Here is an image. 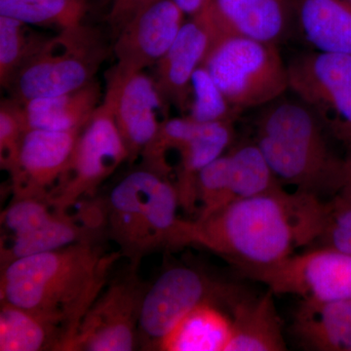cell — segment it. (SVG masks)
Wrapping results in <instances>:
<instances>
[{
  "label": "cell",
  "mask_w": 351,
  "mask_h": 351,
  "mask_svg": "<svg viewBox=\"0 0 351 351\" xmlns=\"http://www.w3.org/2000/svg\"><path fill=\"white\" fill-rule=\"evenodd\" d=\"M87 10L86 0H0V16L60 31L83 25Z\"/></svg>",
  "instance_id": "obj_25"
},
{
  "label": "cell",
  "mask_w": 351,
  "mask_h": 351,
  "mask_svg": "<svg viewBox=\"0 0 351 351\" xmlns=\"http://www.w3.org/2000/svg\"><path fill=\"white\" fill-rule=\"evenodd\" d=\"M106 225L122 257L140 265L154 252L197 245V225L178 216L179 195L169 178L143 166L110 191Z\"/></svg>",
  "instance_id": "obj_3"
},
{
  "label": "cell",
  "mask_w": 351,
  "mask_h": 351,
  "mask_svg": "<svg viewBox=\"0 0 351 351\" xmlns=\"http://www.w3.org/2000/svg\"><path fill=\"white\" fill-rule=\"evenodd\" d=\"M212 48V36L200 13L184 23L174 43L156 64V80L166 101L181 110L189 108L191 82L196 69L204 63Z\"/></svg>",
  "instance_id": "obj_16"
},
{
  "label": "cell",
  "mask_w": 351,
  "mask_h": 351,
  "mask_svg": "<svg viewBox=\"0 0 351 351\" xmlns=\"http://www.w3.org/2000/svg\"><path fill=\"white\" fill-rule=\"evenodd\" d=\"M181 8L173 0H156L138 14L117 36L115 66L127 71H144L162 59L184 23Z\"/></svg>",
  "instance_id": "obj_15"
},
{
  "label": "cell",
  "mask_w": 351,
  "mask_h": 351,
  "mask_svg": "<svg viewBox=\"0 0 351 351\" xmlns=\"http://www.w3.org/2000/svg\"><path fill=\"white\" fill-rule=\"evenodd\" d=\"M242 293L237 286L215 281L193 267H170L145 290L138 338L158 348L168 332L196 306L212 302L230 307Z\"/></svg>",
  "instance_id": "obj_8"
},
{
  "label": "cell",
  "mask_w": 351,
  "mask_h": 351,
  "mask_svg": "<svg viewBox=\"0 0 351 351\" xmlns=\"http://www.w3.org/2000/svg\"><path fill=\"white\" fill-rule=\"evenodd\" d=\"M323 246L351 254V195L337 193L329 200L324 230L319 237Z\"/></svg>",
  "instance_id": "obj_31"
},
{
  "label": "cell",
  "mask_w": 351,
  "mask_h": 351,
  "mask_svg": "<svg viewBox=\"0 0 351 351\" xmlns=\"http://www.w3.org/2000/svg\"><path fill=\"white\" fill-rule=\"evenodd\" d=\"M120 252L104 253L94 240L78 242L1 267L0 301L21 307L57 328L69 351L88 309L108 283Z\"/></svg>",
  "instance_id": "obj_2"
},
{
  "label": "cell",
  "mask_w": 351,
  "mask_h": 351,
  "mask_svg": "<svg viewBox=\"0 0 351 351\" xmlns=\"http://www.w3.org/2000/svg\"><path fill=\"white\" fill-rule=\"evenodd\" d=\"M61 332L34 313L1 302L0 350H62Z\"/></svg>",
  "instance_id": "obj_24"
},
{
  "label": "cell",
  "mask_w": 351,
  "mask_h": 351,
  "mask_svg": "<svg viewBox=\"0 0 351 351\" xmlns=\"http://www.w3.org/2000/svg\"><path fill=\"white\" fill-rule=\"evenodd\" d=\"M289 88L314 110L351 82V55L317 51L288 64Z\"/></svg>",
  "instance_id": "obj_20"
},
{
  "label": "cell",
  "mask_w": 351,
  "mask_h": 351,
  "mask_svg": "<svg viewBox=\"0 0 351 351\" xmlns=\"http://www.w3.org/2000/svg\"><path fill=\"white\" fill-rule=\"evenodd\" d=\"M256 144L283 186L321 198L341 189L343 159L330 151L322 122L306 106H272L258 121Z\"/></svg>",
  "instance_id": "obj_4"
},
{
  "label": "cell",
  "mask_w": 351,
  "mask_h": 351,
  "mask_svg": "<svg viewBox=\"0 0 351 351\" xmlns=\"http://www.w3.org/2000/svg\"><path fill=\"white\" fill-rule=\"evenodd\" d=\"M184 14L195 16L201 12L211 0H173Z\"/></svg>",
  "instance_id": "obj_34"
},
{
  "label": "cell",
  "mask_w": 351,
  "mask_h": 351,
  "mask_svg": "<svg viewBox=\"0 0 351 351\" xmlns=\"http://www.w3.org/2000/svg\"><path fill=\"white\" fill-rule=\"evenodd\" d=\"M315 110L335 137L351 144V82L337 90Z\"/></svg>",
  "instance_id": "obj_32"
},
{
  "label": "cell",
  "mask_w": 351,
  "mask_h": 351,
  "mask_svg": "<svg viewBox=\"0 0 351 351\" xmlns=\"http://www.w3.org/2000/svg\"><path fill=\"white\" fill-rule=\"evenodd\" d=\"M101 99L97 80L69 93L34 99L23 105L25 125L27 130H82L100 107Z\"/></svg>",
  "instance_id": "obj_19"
},
{
  "label": "cell",
  "mask_w": 351,
  "mask_h": 351,
  "mask_svg": "<svg viewBox=\"0 0 351 351\" xmlns=\"http://www.w3.org/2000/svg\"><path fill=\"white\" fill-rule=\"evenodd\" d=\"M232 337V316L206 302L184 316L159 343L163 351H226Z\"/></svg>",
  "instance_id": "obj_22"
},
{
  "label": "cell",
  "mask_w": 351,
  "mask_h": 351,
  "mask_svg": "<svg viewBox=\"0 0 351 351\" xmlns=\"http://www.w3.org/2000/svg\"><path fill=\"white\" fill-rule=\"evenodd\" d=\"M274 295L270 290L260 297L242 293L233 302L232 337L226 351L286 350Z\"/></svg>",
  "instance_id": "obj_17"
},
{
  "label": "cell",
  "mask_w": 351,
  "mask_h": 351,
  "mask_svg": "<svg viewBox=\"0 0 351 351\" xmlns=\"http://www.w3.org/2000/svg\"><path fill=\"white\" fill-rule=\"evenodd\" d=\"M293 328L306 350L351 351V300H302L295 311Z\"/></svg>",
  "instance_id": "obj_18"
},
{
  "label": "cell",
  "mask_w": 351,
  "mask_h": 351,
  "mask_svg": "<svg viewBox=\"0 0 351 351\" xmlns=\"http://www.w3.org/2000/svg\"><path fill=\"white\" fill-rule=\"evenodd\" d=\"M338 193L351 195V144L348 145V154L343 158V182Z\"/></svg>",
  "instance_id": "obj_35"
},
{
  "label": "cell",
  "mask_w": 351,
  "mask_h": 351,
  "mask_svg": "<svg viewBox=\"0 0 351 351\" xmlns=\"http://www.w3.org/2000/svg\"><path fill=\"white\" fill-rule=\"evenodd\" d=\"M47 39L36 36L29 25L0 16V83L8 87L14 75Z\"/></svg>",
  "instance_id": "obj_27"
},
{
  "label": "cell",
  "mask_w": 351,
  "mask_h": 351,
  "mask_svg": "<svg viewBox=\"0 0 351 351\" xmlns=\"http://www.w3.org/2000/svg\"><path fill=\"white\" fill-rule=\"evenodd\" d=\"M27 131L23 106L13 99L2 101L0 106V165L2 169L8 171L12 165Z\"/></svg>",
  "instance_id": "obj_30"
},
{
  "label": "cell",
  "mask_w": 351,
  "mask_h": 351,
  "mask_svg": "<svg viewBox=\"0 0 351 351\" xmlns=\"http://www.w3.org/2000/svg\"><path fill=\"white\" fill-rule=\"evenodd\" d=\"M228 159L230 203L283 186L257 144L237 147Z\"/></svg>",
  "instance_id": "obj_26"
},
{
  "label": "cell",
  "mask_w": 351,
  "mask_h": 351,
  "mask_svg": "<svg viewBox=\"0 0 351 351\" xmlns=\"http://www.w3.org/2000/svg\"><path fill=\"white\" fill-rule=\"evenodd\" d=\"M104 103L112 113L122 141L133 163L160 128L165 99L154 78L144 71H127L114 66L106 75Z\"/></svg>",
  "instance_id": "obj_12"
},
{
  "label": "cell",
  "mask_w": 351,
  "mask_h": 351,
  "mask_svg": "<svg viewBox=\"0 0 351 351\" xmlns=\"http://www.w3.org/2000/svg\"><path fill=\"white\" fill-rule=\"evenodd\" d=\"M346 1L350 2V3L351 4V0H346Z\"/></svg>",
  "instance_id": "obj_36"
},
{
  "label": "cell",
  "mask_w": 351,
  "mask_h": 351,
  "mask_svg": "<svg viewBox=\"0 0 351 351\" xmlns=\"http://www.w3.org/2000/svg\"><path fill=\"white\" fill-rule=\"evenodd\" d=\"M203 66L237 112L271 103L289 89L288 66L277 44L226 39L212 48Z\"/></svg>",
  "instance_id": "obj_6"
},
{
  "label": "cell",
  "mask_w": 351,
  "mask_h": 351,
  "mask_svg": "<svg viewBox=\"0 0 351 351\" xmlns=\"http://www.w3.org/2000/svg\"><path fill=\"white\" fill-rule=\"evenodd\" d=\"M329 200L279 186L233 201L197 225V245L234 263L239 269L265 267L290 257L319 239Z\"/></svg>",
  "instance_id": "obj_1"
},
{
  "label": "cell",
  "mask_w": 351,
  "mask_h": 351,
  "mask_svg": "<svg viewBox=\"0 0 351 351\" xmlns=\"http://www.w3.org/2000/svg\"><path fill=\"white\" fill-rule=\"evenodd\" d=\"M274 294L299 295L306 301L351 300V254L323 246L265 267L240 269Z\"/></svg>",
  "instance_id": "obj_10"
},
{
  "label": "cell",
  "mask_w": 351,
  "mask_h": 351,
  "mask_svg": "<svg viewBox=\"0 0 351 351\" xmlns=\"http://www.w3.org/2000/svg\"><path fill=\"white\" fill-rule=\"evenodd\" d=\"M101 223L85 221L55 210L49 219L36 230L13 239H1V267L17 258L93 240Z\"/></svg>",
  "instance_id": "obj_23"
},
{
  "label": "cell",
  "mask_w": 351,
  "mask_h": 351,
  "mask_svg": "<svg viewBox=\"0 0 351 351\" xmlns=\"http://www.w3.org/2000/svg\"><path fill=\"white\" fill-rule=\"evenodd\" d=\"M197 202L200 212L196 221H203L230 203L228 154L215 159L200 171L197 178Z\"/></svg>",
  "instance_id": "obj_29"
},
{
  "label": "cell",
  "mask_w": 351,
  "mask_h": 351,
  "mask_svg": "<svg viewBox=\"0 0 351 351\" xmlns=\"http://www.w3.org/2000/svg\"><path fill=\"white\" fill-rule=\"evenodd\" d=\"M82 130L25 132L17 156L7 171L13 197L48 200L66 173Z\"/></svg>",
  "instance_id": "obj_13"
},
{
  "label": "cell",
  "mask_w": 351,
  "mask_h": 351,
  "mask_svg": "<svg viewBox=\"0 0 351 351\" xmlns=\"http://www.w3.org/2000/svg\"><path fill=\"white\" fill-rule=\"evenodd\" d=\"M137 265L106 285L73 337L69 351H131L137 346L145 290Z\"/></svg>",
  "instance_id": "obj_11"
},
{
  "label": "cell",
  "mask_w": 351,
  "mask_h": 351,
  "mask_svg": "<svg viewBox=\"0 0 351 351\" xmlns=\"http://www.w3.org/2000/svg\"><path fill=\"white\" fill-rule=\"evenodd\" d=\"M156 1V0H113L108 21L113 31L117 32V36L138 13Z\"/></svg>",
  "instance_id": "obj_33"
},
{
  "label": "cell",
  "mask_w": 351,
  "mask_h": 351,
  "mask_svg": "<svg viewBox=\"0 0 351 351\" xmlns=\"http://www.w3.org/2000/svg\"><path fill=\"white\" fill-rule=\"evenodd\" d=\"M233 121L199 123L189 117L164 120L156 137L143 152V166L169 176V152L178 154L175 186L180 205L193 213L197 205V178L200 171L223 152L232 142Z\"/></svg>",
  "instance_id": "obj_7"
},
{
  "label": "cell",
  "mask_w": 351,
  "mask_h": 351,
  "mask_svg": "<svg viewBox=\"0 0 351 351\" xmlns=\"http://www.w3.org/2000/svg\"><path fill=\"white\" fill-rule=\"evenodd\" d=\"M304 36L317 51L351 55V4L346 0H293Z\"/></svg>",
  "instance_id": "obj_21"
},
{
  "label": "cell",
  "mask_w": 351,
  "mask_h": 351,
  "mask_svg": "<svg viewBox=\"0 0 351 351\" xmlns=\"http://www.w3.org/2000/svg\"><path fill=\"white\" fill-rule=\"evenodd\" d=\"M124 161H128V152L112 112L103 101L80 132L66 173L48 202L59 211L68 212L82 198L94 195Z\"/></svg>",
  "instance_id": "obj_9"
},
{
  "label": "cell",
  "mask_w": 351,
  "mask_h": 351,
  "mask_svg": "<svg viewBox=\"0 0 351 351\" xmlns=\"http://www.w3.org/2000/svg\"><path fill=\"white\" fill-rule=\"evenodd\" d=\"M199 13L211 32L212 48L233 38L277 44L295 15L293 0H211Z\"/></svg>",
  "instance_id": "obj_14"
},
{
  "label": "cell",
  "mask_w": 351,
  "mask_h": 351,
  "mask_svg": "<svg viewBox=\"0 0 351 351\" xmlns=\"http://www.w3.org/2000/svg\"><path fill=\"white\" fill-rule=\"evenodd\" d=\"M193 101L189 119L199 123L234 119L237 110L230 105L206 66L196 69L191 82Z\"/></svg>",
  "instance_id": "obj_28"
},
{
  "label": "cell",
  "mask_w": 351,
  "mask_h": 351,
  "mask_svg": "<svg viewBox=\"0 0 351 351\" xmlns=\"http://www.w3.org/2000/svg\"><path fill=\"white\" fill-rule=\"evenodd\" d=\"M106 58L107 49L93 29L84 25L64 29L44 43L7 89L22 106L34 99L69 93L96 80Z\"/></svg>",
  "instance_id": "obj_5"
}]
</instances>
